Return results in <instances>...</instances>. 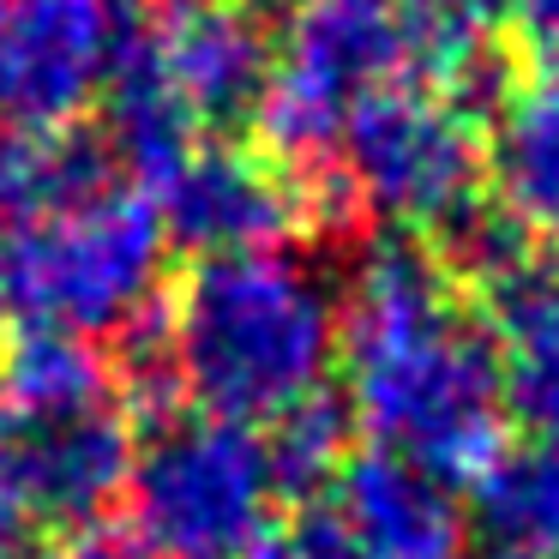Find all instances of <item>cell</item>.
Listing matches in <instances>:
<instances>
[{
    "label": "cell",
    "mask_w": 559,
    "mask_h": 559,
    "mask_svg": "<svg viewBox=\"0 0 559 559\" xmlns=\"http://www.w3.org/2000/svg\"><path fill=\"white\" fill-rule=\"evenodd\" d=\"M337 361L349 415L373 445L403 451L433 475H475L506 445V385L481 319L427 247L367 241L337 307Z\"/></svg>",
    "instance_id": "cell-1"
},
{
    "label": "cell",
    "mask_w": 559,
    "mask_h": 559,
    "mask_svg": "<svg viewBox=\"0 0 559 559\" xmlns=\"http://www.w3.org/2000/svg\"><path fill=\"white\" fill-rule=\"evenodd\" d=\"M175 385L223 421H277L325 391L337 361V295L283 247L199 259L163 325Z\"/></svg>",
    "instance_id": "cell-2"
},
{
    "label": "cell",
    "mask_w": 559,
    "mask_h": 559,
    "mask_svg": "<svg viewBox=\"0 0 559 559\" xmlns=\"http://www.w3.org/2000/svg\"><path fill=\"white\" fill-rule=\"evenodd\" d=\"M163 223L139 181L91 187L31 223L0 229V313L25 331H97L139 325L163 271Z\"/></svg>",
    "instance_id": "cell-3"
},
{
    "label": "cell",
    "mask_w": 559,
    "mask_h": 559,
    "mask_svg": "<svg viewBox=\"0 0 559 559\" xmlns=\"http://www.w3.org/2000/svg\"><path fill=\"white\" fill-rule=\"evenodd\" d=\"M133 542L151 559H253L271 535L265 439L223 415H163L127 469Z\"/></svg>",
    "instance_id": "cell-4"
},
{
    "label": "cell",
    "mask_w": 559,
    "mask_h": 559,
    "mask_svg": "<svg viewBox=\"0 0 559 559\" xmlns=\"http://www.w3.org/2000/svg\"><path fill=\"white\" fill-rule=\"evenodd\" d=\"M331 175L349 205L385 229L433 235L481 199L487 145L469 103L421 85H385L349 109Z\"/></svg>",
    "instance_id": "cell-5"
},
{
    "label": "cell",
    "mask_w": 559,
    "mask_h": 559,
    "mask_svg": "<svg viewBox=\"0 0 559 559\" xmlns=\"http://www.w3.org/2000/svg\"><path fill=\"white\" fill-rule=\"evenodd\" d=\"M385 85H403L391 0H301L253 121L295 175H319L337 157L349 109Z\"/></svg>",
    "instance_id": "cell-6"
},
{
    "label": "cell",
    "mask_w": 559,
    "mask_h": 559,
    "mask_svg": "<svg viewBox=\"0 0 559 559\" xmlns=\"http://www.w3.org/2000/svg\"><path fill=\"white\" fill-rule=\"evenodd\" d=\"M127 19L121 0H0V121L25 133L73 127L103 97Z\"/></svg>",
    "instance_id": "cell-7"
},
{
    "label": "cell",
    "mask_w": 559,
    "mask_h": 559,
    "mask_svg": "<svg viewBox=\"0 0 559 559\" xmlns=\"http://www.w3.org/2000/svg\"><path fill=\"white\" fill-rule=\"evenodd\" d=\"M145 193L157 205L163 241L187 247L199 259L277 247L295 229V217H307L301 187L277 163H265L247 145H229V139H199Z\"/></svg>",
    "instance_id": "cell-8"
},
{
    "label": "cell",
    "mask_w": 559,
    "mask_h": 559,
    "mask_svg": "<svg viewBox=\"0 0 559 559\" xmlns=\"http://www.w3.org/2000/svg\"><path fill=\"white\" fill-rule=\"evenodd\" d=\"M0 463L13 475L25 511L55 530H97L103 506L127 493L133 469V427L127 409H85L55 415V421H19L0 415Z\"/></svg>",
    "instance_id": "cell-9"
},
{
    "label": "cell",
    "mask_w": 559,
    "mask_h": 559,
    "mask_svg": "<svg viewBox=\"0 0 559 559\" xmlns=\"http://www.w3.org/2000/svg\"><path fill=\"white\" fill-rule=\"evenodd\" d=\"M337 518L367 559H463L469 554V511L445 475L415 457L367 445L337 475Z\"/></svg>",
    "instance_id": "cell-10"
},
{
    "label": "cell",
    "mask_w": 559,
    "mask_h": 559,
    "mask_svg": "<svg viewBox=\"0 0 559 559\" xmlns=\"http://www.w3.org/2000/svg\"><path fill=\"white\" fill-rule=\"evenodd\" d=\"M157 49L193 127L253 121L271 85V67H277V43H271L265 19L241 0L181 7L169 25H157Z\"/></svg>",
    "instance_id": "cell-11"
},
{
    "label": "cell",
    "mask_w": 559,
    "mask_h": 559,
    "mask_svg": "<svg viewBox=\"0 0 559 559\" xmlns=\"http://www.w3.org/2000/svg\"><path fill=\"white\" fill-rule=\"evenodd\" d=\"M103 121H109V151L133 169L139 187L169 175L199 145L193 115L181 109L169 73H163L157 25H145V19H127L121 43H115L109 79H103Z\"/></svg>",
    "instance_id": "cell-12"
},
{
    "label": "cell",
    "mask_w": 559,
    "mask_h": 559,
    "mask_svg": "<svg viewBox=\"0 0 559 559\" xmlns=\"http://www.w3.org/2000/svg\"><path fill=\"white\" fill-rule=\"evenodd\" d=\"M487 337L499 355L506 415L559 439V259H535L523 277L487 295Z\"/></svg>",
    "instance_id": "cell-13"
},
{
    "label": "cell",
    "mask_w": 559,
    "mask_h": 559,
    "mask_svg": "<svg viewBox=\"0 0 559 559\" xmlns=\"http://www.w3.org/2000/svg\"><path fill=\"white\" fill-rule=\"evenodd\" d=\"M469 481V523L487 535V547L523 559L559 554V439L530 433L518 445H499Z\"/></svg>",
    "instance_id": "cell-14"
},
{
    "label": "cell",
    "mask_w": 559,
    "mask_h": 559,
    "mask_svg": "<svg viewBox=\"0 0 559 559\" xmlns=\"http://www.w3.org/2000/svg\"><path fill=\"white\" fill-rule=\"evenodd\" d=\"M487 169L499 181V205L559 259V85L499 103Z\"/></svg>",
    "instance_id": "cell-15"
},
{
    "label": "cell",
    "mask_w": 559,
    "mask_h": 559,
    "mask_svg": "<svg viewBox=\"0 0 559 559\" xmlns=\"http://www.w3.org/2000/svg\"><path fill=\"white\" fill-rule=\"evenodd\" d=\"M115 373L85 337L67 331H19L0 355V415L19 421H55V415L109 409Z\"/></svg>",
    "instance_id": "cell-16"
},
{
    "label": "cell",
    "mask_w": 559,
    "mask_h": 559,
    "mask_svg": "<svg viewBox=\"0 0 559 559\" xmlns=\"http://www.w3.org/2000/svg\"><path fill=\"white\" fill-rule=\"evenodd\" d=\"M265 457H271L277 499H319L325 487H337L343 463L355 457L349 403L331 397V391H313L307 403L283 409L265 433Z\"/></svg>",
    "instance_id": "cell-17"
},
{
    "label": "cell",
    "mask_w": 559,
    "mask_h": 559,
    "mask_svg": "<svg viewBox=\"0 0 559 559\" xmlns=\"http://www.w3.org/2000/svg\"><path fill=\"white\" fill-rule=\"evenodd\" d=\"M427 253L439 259V271L451 277V289L469 283L481 301L493 289H506L511 277H523V271L542 259L535 241H530V229L499 205V193H481L475 205H463L445 229H433V247H427Z\"/></svg>",
    "instance_id": "cell-18"
},
{
    "label": "cell",
    "mask_w": 559,
    "mask_h": 559,
    "mask_svg": "<svg viewBox=\"0 0 559 559\" xmlns=\"http://www.w3.org/2000/svg\"><path fill=\"white\" fill-rule=\"evenodd\" d=\"M253 559H367V554L355 547V535L343 530L337 511L307 506L301 518L271 523V535L259 542V554H253Z\"/></svg>",
    "instance_id": "cell-19"
},
{
    "label": "cell",
    "mask_w": 559,
    "mask_h": 559,
    "mask_svg": "<svg viewBox=\"0 0 559 559\" xmlns=\"http://www.w3.org/2000/svg\"><path fill=\"white\" fill-rule=\"evenodd\" d=\"M31 542H37V518L25 511L13 475H7V463H0V559H25Z\"/></svg>",
    "instance_id": "cell-20"
},
{
    "label": "cell",
    "mask_w": 559,
    "mask_h": 559,
    "mask_svg": "<svg viewBox=\"0 0 559 559\" xmlns=\"http://www.w3.org/2000/svg\"><path fill=\"white\" fill-rule=\"evenodd\" d=\"M43 559H151V554L133 542V535H121V530H79L73 542L49 547Z\"/></svg>",
    "instance_id": "cell-21"
},
{
    "label": "cell",
    "mask_w": 559,
    "mask_h": 559,
    "mask_svg": "<svg viewBox=\"0 0 559 559\" xmlns=\"http://www.w3.org/2000/svg\"><path fill=\"white\" fill-rule=\"evenodd\" d=\"M518 19H530L542 37H554L559 31V0H518Z\"/></svg>",
    "instance_id": "cell-22"
},
{
    "label": "cell",
    "mask_w": 559,
    "mask_h": 559,
    "mask_svg": "<svg viewBox=\"0 0 559 559\" xmlns=\"http://www.w3.org/2000/svg\"><path fill=\"white\" fill-rule=\"evenodd\" d=\"M463 559H523V554H506V547H487V542H481V547H469Z\"/></svg>",
    "instance_id": "cell-23"
},
{
    "label": "cell",
    "mask_w": 559,
    "mask_h": 559,
    "mask_svg": "<svg viewBox=\"0 0 559 559\" xmlns=\"http://www.w3.org/2000/svg\"><path fill=\"white\" fill-rule=\"evenodd\" d=\"M547 43V67H554V85H559V31H554V37H542Z\"/></svg>",
    "instance_id": "cell-24"
},
{
    "label": "cell",
    "mask_w": 559,
    "mask_h": 559,
    "mask_svg": "<svg viewBox=\"0 0 559 559\" xmlns=\"http://www.w3.org/2000/svg\"><path fill=\"white\" fill-rule=\"evenodd\" d=\"M169 7H175V13H181V7H211V0H169Z\"/></svg>",
    "instance_id": "cell-25"
},
{
    "label": "cell",
    "mask_w": 559,
    "mask_h": 559,
    "mask_svg": "<svg viewBox=\"0 0 559 559\" xmlns=\"http://www.w3.org/2000/svg\"><path fill=\"white\" fill-rule=\"evenodd\" d=\"M554 559H559V554H554Z\"/></svg>",
    "instance_id": "cell-26"
}]
</instances>
